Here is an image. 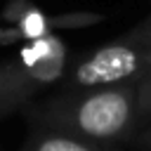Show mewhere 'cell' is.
<instances>
[{
  "mask_svg": "<svg viewBox=\"0 0 151 151\" xmlns=\"http://www.w3.org/2000/svg\"><path fill=\"white\" fill-rule=\"evenodd\" d=\"M28 125L57 127L109 144H132L149 123L142 109L139 83L59 90L24 106Z\"/></svg>",
  "mask_w": 151,
  "mask_h": 151,
  "instance_id": "obj_1",
  "label": "cell"
},
{
  "mask_svg": "<svg viewBox=\"0 0 151 151\" xmlns=\"http://www.w3.org/2000/svg\"><path fill=\"white\" fill-rule=\"evenodd\" d=\"M151 76V14L118 38L71 59L61 90L130 85Z\"/></svg>",
  "mask_w": 151,
  "mask_h": 151,
  "instance_id": "obj_2",
  "label": "cell"
},
{
  "mask_svg": "<svg viewBox=\"0 0 151 151\" xmlns=\"http://www.w3.org/2000/svg\"><path fill=\"white\" fill-rule=\"evenodd\" d=\"M104 17L97 12H59L50 14L42 7H38L33 0H7L0 9V21L14 26L24 40L40 38L59 31H76V28H90L99 24Z\"/></svg>",
  "mask_w": 151,
  "mask_h": 151,
  "instance_id": "obj_3",
  "label": "cell"
},
{
  "mask_svg": "<svg viewBox=\"0 0 151 151\" xmlns=\"http://www.w3.org/2000/svg\"><path fill=\"white\" fill-rule=\"evenodd\" d=\"M14 59H17L19 68L24 71V76L28 78V83L38 92H42L52 85H59L71 64L68 47L59 38V33L21 40Z\"/></svg>",
  "mask_w": 151,
  "mask_h": 151,
  "instance_id": "obj_4",
  "label": "cell"
},
{
  "mask_svg": "<svg viewBox=\"0 0 151 151\" xmlns=\"http://www.w3.org/2000/svg\"><path fill=\"white\" fill-rule=\"evenodd\" d=\"M19 151H123L120 144L87 139L66 130L28 125V137Z\"/></svg>",
  "mask_w": 151,
  "mask_h": 151,
  "instance_id": "obj_5",
  "label": "cell"
},
{
  "mask_svg": "<svg viewBox=\"0 0 151 151\" xmlns=\"http://www.w3.org/2000/svg\"><path fill=\"white\" fill-rule=\"evenodd\" d=\"M38 94L40 92L28 83L14 57L0 61V118L24 111V106L33 101Z\"/></svg>",
  "mask_w": 151,
  "mask_h": 151,
  "instance_id": "obj_6",
  "label": "cell"
},
{
  "mask_svg": "<svg viewBox=\"0 0 151 151\" xmlns=\"http://www.w3.org/2000/svg\"><path fill=\"white\" fill-rule=\"evenodd\" d=\"M21 40H24V35H21L14 26H9V24H2V21H0V47L19 45Z\"/></svg>",
  "mask_w": 151,
  "mask_h": 151,
  "instance_id": "obj_7",
  "label": "cell"
},
{
  "mask_svg": "<svg viewBox=\"0 0 151 151\" xmlns=\"http://www.w3.org/2000/svg\"><path fill=\"white\" fill-rule=\"evenodd\" d=\"M139 94H142V109L146 113V120L151 123V76L139 83Z\"/></svg>",
  "mask_w": 151,
  "mask_h": 151,
  "instance_id": "obj_8",
  "label": "cell"
},
{
  "mask_svg": "<svg viewBox=\"0 0 151 151\" xmlns=\"http://www.w3.org/2000/svg\"><path fill=\"white\" fill-rule=\"evenodd\" d=\"M132 146L139 149V151H151V123H146V125L142 127V132L134 137Z\"/></svg>",
  "mask_w": 151,
  "mask_h": 151,
  "instance_id": "obj_9",
  "label": "cell"
}]
</instances>
